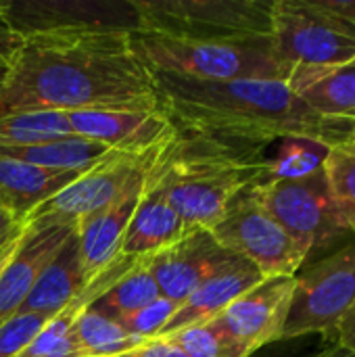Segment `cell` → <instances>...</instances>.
Masks as SVG:
<instances>
[{"label": "cell", "mask_w": 355, "mask_h": 357, "mask_svg": "<svg viewBox=\"0 0 355 357\" xmlns=\"http://www.w3.org/2000/svg\"><path fill=\"white\" fill-rule=\"evenodd\" d=\"M159 109L153 71L134 33L67 29L23 36L0 77V113Z\"/></svg>", "instance_id": "obj_1"}, {"label": "cell", "mask_w": 355, "mask_h": 357, "mask_svg": "<svg viewBox=\"0 0 355 357\" xmlns=\"http://www.w3.org/2000/svg\"><path fill=\"white\" fill-rule=\"evenodd\" d=\"M159 109L178 132L266 149L291 138L326 151L355 140V121L316 113L285 82H199L155 73Z\"/></svg>", "instance_id": "obj_2"}, {"label": "cell", "mask_w": 355, "mask_h": 357, "mask_svg": "<svg viewBox=\"0 0 355 357\" xmlns=\"http://www.w3.org/2000/svg\"><path fill=\"white\" fill-rule=\"evenodd\" d=\"M270 172L262 146L222 142L178 132L146 167L186 228L211 230L228 203Z\"/></svg>", "instance_id": "obj_3"}, {"label": "cell", "mask_w": 355, "mask_h": 357, "mask_svg": "<svg viewBox=\"0 0 355 357\" xmlns=\"http://www.w3.org/2000/svg\"><path fill=\"white\" fill-rule=\"evenodd\" d=\"M134 48L155 73L199 82H291L272 36L232 42H188L134 33Z\"/></svg>", "instance_id": "obj_4"}, {"label": "cell", "mask_w": 355, "mask_h": 357, "mask_svg": "<svg viewBox=\"0 0 355 357\" xmlns=\"http://www.w3.org/2000/svg\"><path fill=\"white\" fill-rule=\"evenodd\" d=\"M270 36L295 92L355 59V27L320 0H274Z\"/></svg>", "instance_id": "obj_5"}, {"label": "cell", "mask_w": 355, "mask_h": 357, "mask_svg": "<svg viewBox=\"0 0 355 357\" xmlns=\"http://www.w3.org/2000/svg\"><path fill=\"white\" fill-rule=\"evenodd\" d=\"M274 0H134L138 31L188 42H232L272 33Z\"/></svg>", "instance_id": "obj_6"}, {"label": "cell", "mask_w": 355, "mask_h": 357, "mask_svg": "<svg viewBox=\"0 0 355 357\" xmlns=\"http://www.w3.org/2000/svg\"><path fill=\"white\" fill-rule=\"evenodd\" d=\"M259 203L308 255L349 236L322 163L303 174H268L253 184Z\"/></svg>", "instance_id": "obj_7"}, {"label": "cell", "mask_w": 355, "mask_h": 357, "mask_svg": "<svg viewBox=\"0 0 355 357\" xmlns=\"http://www.w3.org/2000/svg\"><path fill=\"white\" fill-rule=\"evenodd\" d=\"M209 232L224 249L255 266L264 278L297 276L310 257L259 203L253 184L228 203Z\"/></svg>", "instance_id": "obj_8"}, {"label": "cell", "mask_w": 355, "mask_h": 357, "mask_svg": "<svg viewBox=\"0 0 355 357\" xmlns=\"http://www.w3.org/2000/svg\"><path fill=\"white\" fill-rule=\"evenodd\" d=\"M355 305V243L295 276L282 339L335 335Z\"/></svg>", "instance_id": "obj_9"}, {"label": "cell", "mask_w": 355, "mask_h": 357, "mask_svg": "<svg viewBox=\"0 0 355 357\" xmlns=\"http://www.w3.org/2000/svg\"><path fill=\"white\" fill-rule=\"evenodd\" d=\"M293 287L295 276L264 278L209 322L239 356L251 357L262 347L282 341Z\"/></svg>", "instance_id": "obj_10"}, {"label": "cell", "mask_w": 355, "mask_h": 357, "mask_svg": "<svg viewBox=\"0 0 355 357\" xmlns=\"http://www.w3.org/2000/svg\"><path fill=\"white\" fill-rule=\"evenodd\" d=\"M157 153V151H155ZM126 155L111 153L107 159L84 172L77 180H73L67 188L46 201L27 224H63L69 228H77L80 222L109 205L119 197L130 178L155 155Z\"/></svg>", "instance_id": "obj_11"}, {"label": "cell", "mask_w": 355, "mask_h": 357, "mask_svg": "<svg viewBox=\"0 0 355 357\" xmlns=\"http://www.w3.org/2000/svg\"><path fill=\"white\" fill-rule=\"evenodd\" d=\"M10 25L21 36L67 29L138 31L134 0H29L6 2Z\"/></svg>", "instance_id": "obj_12"}, {"label": "cell", "mask_w": 355, "mask_h": 357, "mask_svg": "<svg viewBox=\"0 0 355 357\" xmlns=\"http://www.w3.org/2000/svg\"><path fill=\"white\" fill-rule=\"evenodd\" d=\"M69 123L73 136L126 155H151L178 136L176 126L161 109L71 111Z\"/></svg>", "instance_id": "obj_13"}, {"label": "cell", "mask_w": 355, "mask_h": 357, "mask_svg": "<svg viewBox=\"0 0 355 357\" xmlns=\"http://www.w3.org/2000/svg\"><path fill=\"white\" fill-rule=\"evenodd\" d=\"M243 257L224 249L209 230L190 228L176 243L151 255L149 268L165 299L182 303L207 278Z\"/></svg>", "instance_id": "obj_14"}, {"label": "cell", "mask_w": 355, "mask_h": 357, "mask_svg": "<svg viewBox=\"0 0 355 357\" xmlns=\"http://www.w3.org/2000/svg\"><path fill=\"white\" fill-rule=\"evenodd\" d=\"M151 161V159H149ZM149 161L130 178V182L123 186L117 199H113L109 205L86 218L75 228L77 238V251L80 261L86 274V280L90 282L94 276H98L113 259L121 255V245L130 226V220L138 207L142 188H144V176Z\"/></svg>", "instance_id": "obj_15"}, {"label": "cell", "mask_w": 355, "mask_h": 357, "mask_svg": "<svg viewBox=\"0 0 355 357\" xmlns=\"http://www.w3.org/2000/svg\"><path fill=\"white\" fill-rule=\"evenodd\" d=\"M73 234L75 230L63 224H25L19 249L0 272V326L19 314L42 270Z\"/></svg>", "instance_id": "obj_16"}, {"label": "cell", "mask_w": 355, "mask_h": 357, "mask_svg": "<svg viewBox=\"0 0 355 357\" xmlns=\"http://www.w3.org/2000/svg\"><path fill=\"white\" fill-rule=\"evenodd\" d=\"M262 280H264L262 272L255 266H251L247 259H239L230 264L222 272L207 278L180 303L178 312L174 314V318L167 322V326L159 337H167L186 326L213 320L232 301H236L243 293H247Z\"/></svg>", "instance_id": "obj_17"}, {"label": "cell", "mask_w": 355, "mask_h": 357, "mask_svg": "<svg viewBox=\"0 0 355 357\" xmlns=\"http://www.w3.org/2000/svg\"><path fill=\"white\" fill-rule=\"evenodd\" d=\"M186 230L190 228H186V224L167 203L161 188L146 174L138 207L130 220L121 245V255L130 259L151 257L176 243Z\"/></svg>", "instance_id": "obj_18"}, {"label": "cell", "mask_w": 355, "mask_h": 357, "mask_svg": "<svg viewBox=\"0 0 355 357\" xmlns=\"http://www.w3.org/2000/svg\"><path fill=\"white\" fill-rule=\"evenodd\" d=\"M84 172H54L0 155V207L17 222L27 220Z\"/></svg>", "instance_id": "obj_19"}, {"label": "cell", "mask_w": 355, "mask_h": 357, "mask_svg": "<svg viewBox=\"0 0 355 357\" xmlns=\"http://www.w3.org/2000/svg\"><path fill=\"white\" fill-rule=\"evenodd\" d=\"M88 287L75 234L65 243L56 257L42 270L19 314H36L52 320ZM17 314V316H19Z\"/></svg>", "instance_id": "obj_20"}, {"label": "cell", "mask_w": 355, "mask_h": 357, "mask_svg": "<svg viewBox=\"0 0 355 357\" xmlns=\"http://www.w3.org/2000/svg\"><path fill=\"white\" fill-rule=\"evenodd\" d=\"M111 153L115 151H109L98 142L84 140L77 136L27 144V146H0L2 157L38 165L44 169H54V172H88L90 167L107 159Z\"/></svg>", "instance_id": "obj_21"}, {"label": "cell", "mask_w": 355, "mask_h": 357, "mask_svg": "<svg viewBox=\"0 0 355 357\" xmlns=\"http://www.w3.org/2000/svg\"><path fill=\"white\" fill-rule=\"evenodd\" d=\"M149 259L151 257L138 259L109 291H105L92 303V307L96 312H100L103 316L119 322V320L136 314L138 310L151 305L153 301H157L161 297V293H159L157 280L149 268Z\"/></svg>", "instance_id": "obj_22"}, {"label": "cell", "mask_w": 355, "mask_h": 357, "mask_svg": "<svg viewBox=\"0 0 355 357\" xmlns=\"http://www.w3.org/2000/svg\"><path fill=\"white\" fill-rule=\"evenodd\" d=\"M73 136L65 111H13L0 113V146H27Z\"/></svg>", "instance_id": "obj_23"}, {"label": "cell", "mask_w": 355, "mask_h": 357, "mask_svg": "<svg viewBox=\"0 0 355 357\" xmlns=\"http://www.w3.org/2000/svg\"><path fill=\"white\" fill-rule=\"evenodd\" d=\"M71 331L86 357L121 356L142 343L140 337L130 335L121 324L103 316L92 305L80 312Z\"/></svg>", "instance_id": "obj_24"}, {"label": "cell", "mask_w": 355, "mask_h": 357, "mask_svg": "<svg viewBox=\"0 0 355 357\" xmlns=\"http://www.w3.org/2000/svg\"><path fill=\"white\" fill-rule=\"evenodd\" d=\"M297 94L324 117H355V59L343 67L328 71Z\"/></svg>", "instance_id": "obj_25"}, {"label": "cell", "mask_w": 355, "mask_h": 357, "mask_svg": "<svg viewBox=\"0 0 355 357\" xmlns=\"http://www.w3.org/2000/svg\"><path fill=\"white\" fill-rule=\"evenodd\" d=\"M322 167L339 218L347 232L355 236V140L328 149Z\"/></svg>", "instance_id": "obj_26"}, {"label": "cell", "mask_w": 355, "mask_h": 357, "mask_svg": "<svg viewBox=\"0 0 355 357\" xmlns=\"http://www.w3.org/2000/svg\"><path fill=\"white\" fill-rule=\"evenodd\" d=\"M165 339L174 341L186 357H241L211 322L186 326Z\"/></svg>", "instance_id": "obj_27"}, {"label": "cell", "mask_w": 355, "mask_h": 357, "mask_svg": "<svg viewBox=\"0 0 355 357\" xmlns=\"http://www.w3.org/2000/svg\"><path fill=\"white\" fill-rule=\"evenodd\" d=\"M178 307H180V303H176L172 299H165V297H159L151 305H146V307L138 310L136 314L119 320L117 324H121L130 335H136L142 341L155 339V337H159L163 333V328L174 318Z\"/></svg>", "instance_id": "obj_28"}, {"label": "cell", "mask_w": 355, "mask_h": 357, "mask_svg": "<svg viewBox=\"0 0 355 357\" xmlns=\"http://www.w3.org/2000/svg\"><path fill=\"white\" fill-rule=\"evenodd\" d=\"M48 318L36 314H19L0 326V357H17L29 341L44 328Z\"/></svg>", "instance_id": "obj_29"}, {"label": "cell", "mask_w": 355, "mask_h": 357, "mask_svg": "<svg viewBox=\"0 0 355 357\" xmlns=\"http://www.w3.org/2000/svg\"><path fill=\"white\" fill-rule=\"evenodd\" d=\"M21 42H23V36L17 33V29L10 25L8 15H6V2L0 0V77L10 65Z\"/></svg>", "instance_id": "obj_30"}, {"label": "cell", "mask_w": 355, "mask_h": 357, "mask_svg": "<svg viewBox=\"0 0 355 357\" xmlns=\"http://www.w3.org/2000/svg\"><path fill=\"white\" fill-rule=\"evenodd\" d=\"M115 357H186L182 354V349L165 339V337H155V339H146L142 341L138 347H134L132 351L128 354H121V356Z\"/></svg>", "instance_id": "obj_31"}, {"label": "cell", "mask_w": 355, "mask_h": 357, "mask_svg": "<svg viewBox=\"0 0 355 357\" xmlns=\"http://www.w3.org/2000/svg\"><path fill=\"white\" fill-rule=\"evenodd\" d=\"M337 345L355 351V305L345 314V318L341 320V324L337 326Z\"/></svg>", "instance_id": "obj_32"}, {"label": "cell", "mask_w": 355, "mask_h": 357, "mask_svg": "<svg viewBox=\"0 0 355 357\" xmlns=\"http://www.w3.org/2000/svg\"><path fill=\"white\" fill-rule=\"evenodd\" d=\"M324 8L335 13L339 19L355 27V0H320Z\"/></svg>", "instance_id": "obj_33"}, {"label": "cell", "mask_w": 355, "mask_h": 357, "mask_svg": "<svg viewBox=\"0 0 355 357\" xmlns=\"http://www.w3.org/2000/svg\"><path fill=\"white\" fill-rule=\"evenodd\" d=\"M23 234H25V224H23L21 230H17V232L0 247V272L4 270V266L10 261V257H13L15 251L19 249V245H21V241H23Z\"/></svg>", "instance_id": "obj_34"}, {"label": "cell", "mask_w": 355, "mask_h": 357, "mask_svg": "<svg viewBox=\"0 0 355 357\" xmlns=\"http://www.w3.org/2000/svg\"><path fill=\"white\" fill-rule=\"evenodd\" d=\"M21 228H23V224L17 222L4 207H0V247Z\"/></svg>", "instance_id": "obj_35"}, {"label": "cell", "mask_w": 355, "mask_h": 357, "mask_svg": "<svg viewBox=\"0 0 355 357\" xmlns=\"http://www.w3.org/2000/svg\"><path fill=\"white\" fill-rule=\"evenodd\" d=\"M320 357H355V351H349V349H345V347L335 343L333 347L320 351Z\"/></svg>", "instance_id": "obj_36"}, {"label": "cell", "mask_w": 355, "mask_h": 357, "mask_svg": "<svg viewBox=\"0 0 355 357\" xmlns=\"http://www.w3.org/2000/svg\"><path fill=\"white\" fill-rule=\"evenodd\" d=\"M293 357H320V354H308V356H293Z\"/></svg>", "instance_id": "obj_37"}, {"label": "cell", "mask_w": 355, "mask_h": 357, "mask_svg": "<svg viewBox=\"0 0 355 357\" xmlns=\"http://www.w3.org/2000/svg\"><path fill=\"white\" fill-rule=\"evenodd\" d=\"M352 121H355V117H352Z\"/></svg>", "instance_id": "obj_38"}]
</instances>
